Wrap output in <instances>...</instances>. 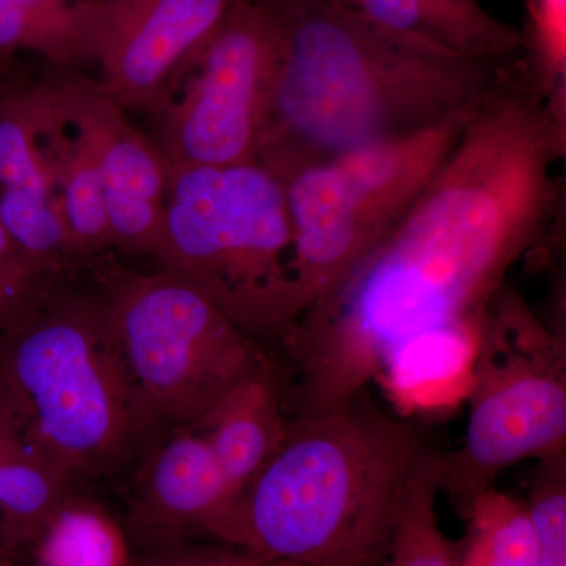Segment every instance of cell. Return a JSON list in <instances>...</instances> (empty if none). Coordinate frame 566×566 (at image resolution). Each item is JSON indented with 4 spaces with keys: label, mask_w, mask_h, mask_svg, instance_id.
<instances>
[{
    "label": "cell",
    "mask_w": 566,
    "mask_h": 566,
    "mask_svg": "<svg viewBox=\"0 0 566 566\" xmlns=\"http://www.w3.org/2000/svg\"><path fill=\"white\" fill-rule=\"evenodd\" d=\"M564 118L524 66L491 85L415 207L282 345L293 420L370 389L419 349H479L491 301L560 205Z\"/></svg>",
    "instance_id": "obj_1"
},
{
    "label": "cell",
    "mask_w": 566,
    "mask_h": 566,
    "mask_svg": "<svg viewBox=\"0 0 566 566\" xmlns=\"http://www.w3.org/2000/svg\"><path fill=\"white\" fill-rule=\"evenodd\" d=\"M274 35L256 163L275 177L468 114L517 66L468 61L331 0H253Z\"/></svg>",
    "instance_id": "obj_2"
},
{
    "label": "cell",
    "mask_w": 566,
    "mask_h": 566,
    "mask_svg": "<svg viewBox=\"0 0 566 566\" xmlns=\"http://www.w3.org/2000/svg\"><path fill=\"white\" fill-rule=\"evenodd\" d=\"M427 447L408 420L375 403L370 389L290 420L221 543L304 566H381Z\"/></svg>",
    "instance_id": "obj_3"
},
{
    "label": "cell",
    "mask_w": 566,
    "mask_h": 566,
    "mask_svg": "<svg viewBox=\"0 0 566 566\" xmlns=\"http://www.w3.org/2000/svg\"><path fill=\"white\" fill-rule=\"evenodd\" d=\"M0 392L71 479L117 463L151 419L103 292L69 281L0 333Z\"/></svg>",
    "instance_id": "obj_4"
},
{
    "label": "cell",
    "mask_w": 566,
    "mask_h": 566,
    "mask_svg": "<svg viewBox=\"0 0 566 566\" xmlns=\"http://www.w3.org/2000/svg\"><path fill=\"white\" fill-rule=\"evenodd\" d=\"M153 260L259 344L282 346L303 315L285 189L262 164L169 167Z\"/></svg>",
    "instance_id": "obj_5"
},
{
    "label": "cell",
    "mask_w": 566,
    "mask_h": 566,
    "mask_svg": "<svg viewBox=\"0 0 566 566\" xmlns=\"http://www.w3.org/2000/svg\"><path fill=\"white\" fill-rule=\"evenodd\" d=\"M455 452L439 453V490L463 517L476 495L524 460L565 452L566 344L506 282L483 319Z\"/></svg>",
    "instance_id": "obj_6"
},
{
    "label": "cell",
    "mask_w": 566,
    "mask_h": 566,
    "mask_svg": "<svg viewBox=\"0 0 566 566\" xmlns=\"http://www.w3.org/2000/svg\"><path fill=\"white\" fill-rule=\"evenodd\" d=\"M469 112L424 132L342 153L281 180L303 314L415 207L452 155Z\"/></svg>",
    "instance_id": "obj_7"
},
{
    "label": "cell",
    "mask_w": 566,
    "mask_h": 566,
    "mask_svg": "<svg viewBox=\"0 0 566 566\" xmlns=\"http://www.w3.org/2000/svg\"><path fill=\"white\" fill-rule=\"evenodd\" d=\"M148 415L196 427L234 385L273 367L266 349L170 271H114L102 290Z\"/></svg>",
    "instance_id": "obj_8"
},
{
    "label": "cell",
    "mask_w": 566,
    "mask_h": 566,
    "mask_svg": "<svg viewBox=\"0 0 566 566\" xmlns=\"http://www.w3.org/2000/svg\"><path fill=\"white\" fill-rule=\"evenodd\" d=\"M274 35L262 7L234 0L191 55L150 139L167 167L256 163Z\"/></svg>",
    "instance_id": "obj_9"
},
{
    "label": "cell",
    "mask_w": 566,
    "mask_h": 566,
    "mask_svg": "<svg viewBox=\"0 0 566 566\" xmlns=\"http://www.w3.org/2000/svg\"><path fill=\"white\" fill-rule=\"evenodd\" d=\"M234 0H77L85 61L125 112L155 114Z\"/></svg>",
    "instance_id": "obj_10"
},
{
    "label": "cell",
    "mask_w": 566,
    "mask_h": 566,
    "mask_svg": "<svg viewBox=\"0 0 566 566\" xmlns=\"http://www.w3.org/2000/svg\"><path fill=\"white\" fill-rule=\"evenodd\" d=\"M48 85L63 123L92 153L103 181L114 248L151 256L164 218L167 167L150 137L129 125L126 112L96 80L54 66Z\"/></svg>",
    "instance_id": "obj_11"
},
{
    "label": "cell",
    "mask_w": 566,
    "mask_h": 566,
    "mask_svg": "<svg viewBox=\"0 0 566 566\" xmlns=\"http://www.w3.org/2000/svg\"><path fill=\"white\" fill-rule=\"evenodd\" d=\"M54 114L46 80L0 102V223L33 263L69 277L84 256L63 221L61 200L40 150Z\"/></svg>",
    "instance_id": "obj_12"
},
{
    "label": "cell",
    "mask_w": 566,
    "mask_h": 566,
    "mask_svg": "<svg viewBox=\"0 0 566 566\" xmlns=\"http://www.w3.org/2000/svg\"><path fill=\"white\" fill-rule=\"evenodd\" d=\"M240 494L223 475L207 439L186 430L164 442L145 476L134 527L150 538L203 532L221 543Z\"/></svg>",
    "instance_id": "obj_13"
},
{
    "label": "cell",
    "mask_w": 566,
    "mask_h": 566,
    "mask_svg": "<svg viewBox=\"0 0 566 566\" xmlns=\"http://www.w3.org/2000/svg\"><path fill=\"white\" fill-rule=\"evenodd\" d=\"M196 428L241 499L289 434L285 400L274 367L227 390Z\"/></svg>",
    "instance_id": "obj_14"
},
{
    "label": "cell",
    "mask_w": 566,
    "mask_h": 566,
    "mask_svg": "<svg viewBox=\"0 0 566 566\" xmlns=\"http://www.w3.org/2000/svg\"><path fill=\"white\" fill-rule=\"evenodd\" d=\"M352 7L468 61L501 69L526 63L523 32L495 20L476 0H353Z\"/></svg>",
    "instance_id": "obj_15"
},
{
    "label": "cell",
    "mask_w": 566,
    "mask_h": 566,
    "mask_svg": "<svg viewBox=\"0 0 566 566\" xmlns=\"http://www.w3.org/2000/svg\"><path fill=\"white\" fill-rule=\"evenodd\" d=\"M70 480L0 392V543L11 557L33 546L70 497Z\"/></svg>",
    "instance_id": "obj_16"
},
{
    "label": "cell",
    "mask_w": 566,
    "mask_h": 566,
    "mask_svg": "<svg viewBox=\"0 0 566 566\" xmlns=\"http://www.w3.org/2000/svg\"><path fill=\"white\" fill-rule=\"evenodd\" d=\"M40 150L61 200L71 240L92 262L93 256L114 248L103 181L92 153L63 123L55 106L40 134Z\"/></svg>",
    "instance_id": "obj_17"
},
{
    "label": "cell",
    "mask_w": 566,
    "mask_h": 566,
    "mask_svg": "<svg viewBox=\"0 0 566 566\" xmlns=\"http://www.w3.org/2000/svg\"><path fill=\"white\" fill-rule=\"evenodd\" d=\"M40 566H132L125 532L102 509L65 502L46 521L32 546Z\"/></svg>",
    "instance_id": "obj_18"
},
{
    "label": "cell",
    "mask_w": 566,
    "mask_h": 566,
    "mask_svg": "<svg viewBox=\"0 0 566 566\" xmlns=\"http://www.w3.org/2000/svg\"><path fill=\"white\" fill-rule=\"evenodd\" d=\"M457 566H538V551L524 502L494 486L476 495L461 517Z\"/></svg>",
    "instance_id": "obj_19"
},
{
    "label": "cell",
    "mask_w": 566,
    "mask_h": 566,
    "mask_svg": "<svg viewBox=\"0 0 566 566\" xmlns=\"http://www.w3.org/2000/svg\"><path fill=\"white\" fill-rule=\"evenodd\" d=\"M439 453L430 447L416 461L381 566H457L455 543L439 524Z\"/></svg>",
    "instance_id": "obj_20"
},
{
    "label": "cell",
    "mask_w": 566,
    "mask_h": 566,
    "mask_svg": "<svg viewBox=\"0 0 566 566\" xmlns=\"http://www.w3.org/2000/svg\"><path fill=\"white\" fill-rule=\"evenodd\" d=\"M31 51L52 66L77 69L87 63L74 2L59 9L0 0V57Z\"/></svg>",
    "instance_id": "obj_21"
},
{
    "label": "cell",
    "mask_w": 566,
    "mask_h": 566,
    "mask_svg": "<svg viewBox=\"0 0 566 566\" xmlns=\"http://www.w3.org/2000/svg\"><path fill=\"white\" fill-rule=\"evenodd\" d=\"M526 63L539 91L565 109L566 0H527Z\"/></svg>",
    "instance_id": "obj_22"
},
{
    "label": "cell",
    "mask_w": 566,
    "mask_h": 566,
    "mask_svg": "<svg viewBox=\"0 0 566 566\" xmlns=\"http://www.w3.org/2000/svg\"><path fill=\"white\" fill-rule=\"evenodd\" d=\"M534 531L538 566H566V455L538 460L524 502Z\"/></svg>",
    "instance_id": "obj_23"
},
{
    "label": "cell",
    "mask_w": 566,
    "mask_h": 566,
    "mask_svg": "<svg viewBox=\"0 0 566 566\" xmlns=\"http://www.w3.org/2000/svg\"><path fill=\"white\" fill-rule=\"evenodd\" d=\"M69 279H57L32 262L0 223V327L11 326Z\"/></svg>",
    "instance_id": "obj_24"
},
{
    "label": "cell",
    "mask_w": 566,
    "mask_h": 566,
    "mask_svg": "<svg viewBox=\"0 0 566 566\" xmlns=\"http://www.w3.org/2000/svg\"><path fill=\"white\" fill-rule=\"evenodd\" d=\"M167 553L177 566H304L283 558L260 556L222 543L219 546L188 547Z\"/></svg>",
    "instance_id": "obj_25"
},
{
    "label": "cell",
    "mask_w": 566,
    "mask_h": 566,
    "mask_svg": "<svg viewBox=\"0 0 566 566\" xmlns=\"http://www.w3.org/2000/svg\"><path fill=\"white\" fill-rule=\"evenodd\" d=\"M132 566H177V564H175L169 553H164L159 554V556L147 558V560L133 562Z\"/></svg>",
    "instance_id": "obj_26"
},
{
    "label": "cell",
    "mask_w": 566,
    "mask_h": 566,
    "mask_svg": "<svg viewBox=\"0 0 566 566\" xmlns=\"http://www.w3.org/2000/svg\"><path fill=\"white\" fill-rule=\"evenodd\" d=\"M28 6L43 7V9H59V7H66L73 3V0H20Z\"/></svg>",
    "instance_id": "obj_27"
},
{
    "label": "cell",
    "mask_w": 566,
    "mask_h": 566,
    "mask_svg": "<svg viewBox=\"0 0 566 566\" xmlns=\"http://www.w3.org/2000/svg\"><path fill=\"white\" fill-rule=\"evenodd\" d=\"M14 564V558L10 556L9 551L0 543V566H11Z\"/></svg>",
    "instance_id": "obj_28"
},
{
    "label": "cell",
    "mask_w": 566,
    "mask_h": 566,
    "mask_svg": "<svg viewBox=\"0 0 566 566\" xmlns=\"http://www.w3.org/2000/svg\"><path fill=\"white\" fill-rule=\"evenodd\" d=\"M10 62V59L0 57V73L6 70L7 63Z\"/></svg>",
    "instance_id": "obj_29"
},
{
    "label": "cell",
    "mask_w": 566,
    "mask_h": 566,
    "mask_svg": "<svg viewBox=\"0 0 566 566\" xmlns=\"http://www.w3.org/2000/svg\"><path fill=\"white\" fill-rule=\"evenodd\" d=\"M331 2L345 3V6H352L353 0H331Z\"/></svg>",
    "instance_id": "obj_30"
},
{
    "label": "cell",
    "mask_w": 566,
    "mask_h": 566,
    "mask_svg": "<svg viewBox=\"0 0 566 566\" xmlns=\"http://www.w3.org/2000/svg\"><path fill=\"white\" fill-rule=\"evenodd\" d=\"M11 566H18V565H17V564H13V565H11ZM35 566H40V565H35Z\"/></svg>",
    "instance_id": "obj_31"
},
{
    "label": "cell",
    "mask_w": 566,
    "mask_h": 566,
    "mask_svg": "<svg viewBox=\"0 0 566 566\" xmlns=\"http://www.w3.org/2000/svg\"><path fill=\"white\" fill-rule=\"evenodd\" d=\"M0 333H2V327H0Z\"/></svg>",
    "instance_id": "obj_32"
}]
</instances>
